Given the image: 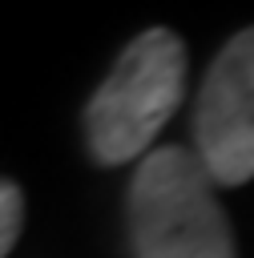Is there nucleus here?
Segmentation results:
<instances>
[{
  "instance_id": "3",
  "label": "nucleus",
  "mask_w": 254,
  "mask_h": 258,
  "mask_svg": "<svg viewBox=\"0 0 254 258\" xmlns=\"http://www.w3.org/2000/svg\"><path fill=\"white\" fill-rule=\"evenodd\" d=\"M194 153L218 185L254 177V28L230 36L202 81Z\"/></svg>"
},
{
  "instance_id": "2",
  "label": "nucleus",
  "mask_w": 254,
  "mask_h": 258,
  "mask_svg": "<svg viewBox=\"0 0 254 258\" xmlns=\"http://www.w3.org/2000/svg\"><path fill=\"white\" fill-rule=\"evenodd\" d=\"M181 85H185V44L169 28L141 32L121 52V60L113 64V73L101 81V89L85 109V133L93 157L105 165L141 157L153 145L157 129L177 109Z\"/></svg>"
},
{
  "instance_id": "1",
  "label": "nucleus",
  "mask_w": 254,
  "mask_h": 258,
  "mask_svg": "<svg viewBox=\"0 0 254 258\" xmlns=\"http://www.w3.org/2000/svg\"><path fill=\"white\" fill-rule=\"evenodd\" d=\"M129 230L137 258H234L214 177L185 145L145 153L129 185Z\"/></svg>"
},
{
  "instance_id": "4",
  "label": "nucleus",
  "mask_w": 254,
  "mask_h": 258,
  "mask_svg": "<svg viewBox=\"0 0 254 258\" xmlns=\"http://www.w3.org/2000/svg\"><path fill=\"white\" fill-rule=\"evenodd\" d=\"M20 222H24V198L12 181L0 177V258L12 250V242L20 234Z\"/></svg>"
}]
</instances>
